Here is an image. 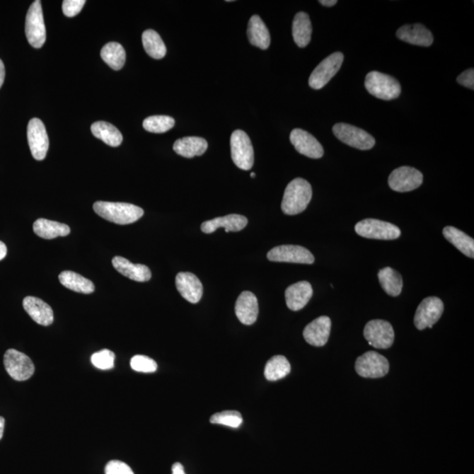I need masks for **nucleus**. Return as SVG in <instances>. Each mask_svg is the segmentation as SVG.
<instances>
[{
  "instance_id": "1",
  "label": "nucleus",
  "mask_w": 474,
  "mask_h": 474,
  "mask_svg": "<svg viewBox=\"0 0 474 474\" xmlns=\"http://www.w3.org/2000/svg\"><path fill=\"white\" fill-rule=\"evenodd\" d=\"M312 187L307 180L298 178L291 180L284 190L282 204L283 213L296 215L307 209L312 199Z\"/></svg>"
},
{
  "instance_id": "2",
  "label": "nucleus",
  "mask_w": 474,
  "mask_h": 474,
  "mask_svg": "<svg viewBox=\"0 0 474 474\" xmlns=\"http://www.w3.org/2000/svg\"><path fill=\"white\" fill-rule=\"evenodd\" d=\"M93 210L105 220L120 225L134 224L144 214L141 207L122 202H97L94 203Z\"/></svg>"
},
{
  "instance_id": "3",
  "label": "nucleus",
  "mask_w": 474,
  "mask_h": 474,
  "mask_svg": "<svg viewBox=\"0 0 474 474\" xmlns=\"http://www.w3.org/2000/svg\"><path fill=\"white\" fill-rule=\"evenodd\" d=\"M364 86L368 93L383 100H395L402 93L398 80L378 71L368 73Z\"/></svg>"
},
{
  "instance_id": "4",
  "label": "nucleus",
  "mask_w": 474,
  "mask_h": 474,
  "mask_svg": "<svg viewBox=\"0 0 474 474\" xmlns=\"http://www.w3.org/2000/svg\"><path fill=\"white\" fill-rule=\"evenodd\" d=\"M25 35L29 45L35 49H40L46 42V27L43 18L42 2L36 0L29 7L25 18Z\"/></svg>"
},
{
  "instance_id": "5",
  "label": "nucleus",
  "mask_w": 474,
  "mask_h": 474,
  "mask_svg": "<svg viewBox=\"0 0 474 474\" xmlns=\"http://www.w3.org/2000/svg\"><path fill=\"white\" fill-rule=\"evenodd\" d=\"M355 231L364 238L377 240H395L402 234L397 226L376 219H364L357 222Z\"/></svg>"
},
{
  "instance_id": "6",
  "label": "nucleus",
  "mask_w": 474,
  "mask_h": 474,
  "mask_svg": "<svg viewBox=\"0 0 474 474\" xmlns=\"http://www.w3.org/2000/svg\"><path fill=\"white\" fill-rule=\"evenodd\" d=\"M231 156L235 165L249 170L254 165V149L250 137L243 130H236L231 138Z\"/></svg>"
},
{
  "instance_id": "7",
  "label": "nucleus",
  "mask_w": 474,
  "mask_h": 474,
  "mask_svg": "<svg viewBox=\"0 0 474 474\" xmlns=\"http://www.w3.org/2000/svg\"><path fill=\"white\" fill-rule=\"evenodd\" d=\"M333 133L338 140L351 147L368 151L373 149L375 139L366 131L346 123H337L333 127Z\"/></svg>"
},
{
  "instance_id": "8",
  "label": "nucleus",
  "mask_w": 474,
  "mask_h": 474,
  "mask_svg": "<svg viewBox=\"0 0 474 474\" xmlns=\"http://www.w3.org/2000/svg\"><path fill=\"white\" fill-rule=\"evenodd\" d=\"M344 59L345 57L342 53L335 52L320 62L318 67L313 70L311 76H310L309 86L315 90L323 88L340 70Z\"/></svg>"
},
{
  "instance_id": "9",
  "label": "nucleus",
  "mask_w": 474,
  "mask_h": 474,
  "mask_svg": "<svg viewBox=\"0 0 474 474\" xmlns=\"http://www.w3.org/2000/svg\"><path fill=\"white\" fill-rule=\"evenodd\" d=\"M357 374L363 378H378L386 376L389 371V362L376 352H368L357 357Z\"/></svg>"
},
{
  "instance_id": "10",
  "label": "nucleus",
  "mask_w": 474,
  "mask_h": 474,
  "mask_svg": "<svg viewBox=\"0 0 474 474\" xmlns=\"http://www.w3.org/2000/svg\"><path fill=\"white\" fill-rule=\"evenodd\" d=\"M4 364L7 374L17 381H28L35 373V366L30 357L14 349L6 351Z\"/></svg>"
},
{
  "instance_id": "11",
  "label": "nucleus",
  "mask_w": 474,
  "mask_h": 474,
  "mask_svg": "<svg viewBox=\"0 0 474 474\" xmlns=\"http://www.w3.org/2000/svg\"><path fill=\"white\" fill-rule=\"evenodd\" d=\"M364 337L374 348L388 349L395 341V331L386 320H373L364 327Z\"/></svg>"
},
{
  "instance_id": "12",
  "label": "nucleus",
  "mask_w": 474,
  "mask_h": 474,
  "mask_svg": "<svg viewBox=\"0 0 474 474\" xmlns=\"http://www.w3.org/2000/svg\"><path fill=\"white\" fill-rule=\"evenodd\" d=\"M442 300L437 297H428L418 306L415 312L414 323L419 330H424L426 328L432 329L434 324L439 322L444 313Z\"/></svg>"
},
{
  "instance_id": "13",
  "label": "nucleus",
  "mask_w": 474,
  "mask_h": 474,
  "mask_svg": "<svg viewBox=\"0 0 474 474\" xmlns=\"http://www.w3.org/2000/svg\"><path fill=\"white\" fill-rule=\"evenodd\" d=\"M424 176L420 170L413 167L403 166L392 171L388 178V185L393 191L407 192L421 187Z\"/></svg>"
},
{
  "instance_id": "14",
  "label": "nucleus",
  "mask_w": 474,
  "mask_h": 474,
  "mask_svg": "<svg viewBox=\"0 0 474 474\" xmlns=\"http://www.w3.org/2000/svg\"><path fill=\"white\" fill-rule=\"evenodd\" d=\"M28 141L31 154L34 158L42 161L49 151L50 141L46 127L41 120L34 118L28 125Z\"/></svg>"
},
{
  "instance_id": "15",
  "label": "nucleus",
  "mask_w": 474,
  "mask_h": 474,
  "mask_svg": "<svg viewBox=\"0 0 474 474\" xmlns=\"http://www.w3.org/2000/svg\"><path fill=\"white\" fill-rule=\"evenodd\" d=\"M267 258L272 262H294L312 265L315 257L306 248L299 245H280L269 251Z\"/></svg>"
},
{
  "instance_id": "16",
  "label": "nucleus",
  "mask_w": 474,
  "mask_h": 474,
  "mask_svg": "<svg viewBox=\"0 0 474 474\" xmlns=\"http://www.w3.org/2000/svg\"><path fill=\"white\" fill-rule=\"evenodd\" d=\"M290 141L296 151L309 158L319 159L324 154L322 144L307 131L295 129L291 131Z\"/></svg>"
},
{
  "instance_id": "17",
  "label": "nucleus",
  "mask_w": 474,
  "mask_h": 474,
  "mask_svg": "<svg viewBox=\"0 0 474 474\" xmlns=\"http://www.w3.org/2000/svg\"><path fill=\"white\" fill-rule=\"evenodd\" d=\"M331 320L328 316H320L306 326L304 337L306 342L316 347H322L329 340Z\"/></svg>"
},
{
  "instance_id": "18",
  "label": "nucleus",
  "mask_w": 474,
  "mask_h": 474,
  "mask_svg": "<svg viewBox=\"0 0 474 474\" xmlns=\"http://www.w3.org/2000/svg\"><path fill=\"white\" fill-rule=\"evenodd\" d=\"M235 311L237 318L244 325H251L256 322L260 312L256 295L249 291H243L237 298Z\"/></svg>"
},
{
  "instance_id": "19",
  "label": "nucleus",
  "mask_w": 474,
  "mask_h": 474,
  "mask_svg": "<svg viewBox=\"0 0 474 474\" xmlns=\"http://www.w3.org/2000/svg\"><path fill=\"white\" fill-rule=\"evenodd\" d=\"M176 287L181 296L191 304H198L203 294V286L198 277L191 272H180L176 277Z\"/></svg>"
},
{
  "instance_id": "20",
  "label": "nucleus",
  "mask_w": 474,
  "mask_h": 474,
  "mask_svg": "<svg viewBox=\"0 0 474 474\" xmlns=\"http://www.w3.org/2000/svg\"><path fill=\"white\" fill-rule=\"evenodd\" d=\"M397 37L410 45L429 47L434 42L433 35L424 25H405L396 33Z\"/></svg>"
},
{
  "instance_id": "21",
  "label": "nucleus",
  "mask_w": 474,
  "mask_h": 474,
  "mask_svg": "<svg viewBox=\"0 0 474 474\" xmlns=\"http://www.w3.org/2000/svg\"><path fill=\"white\" fill-rule=\"evenodd\" d=\"M23 308L36 323L49 326L54 322V313L49 304L41 299L28 296L23 300Z\"/></svg>"
},
{
  "instance_id": "22",
  "label": "nucleus",
  "mask_w": 474,
  "mask_h": 474,
  "mask_svg": "<svg viewBox=\"0 0 474 474\" xmlns=\"http://www.w3.org/2000/svg\"><path fill=\"white\" fill-rule=\"evenodd\" d=\"M248 219L243 215L229 214L224 217H218L207 221L202 224V231L206 234H211L218 229L224 228L226 232H238L246 227Z\"/></svg>"
},
{
  "instance_id": "23",
  "label": "nucleus",
  "mask_w": 474,
  "mask_h": 474,
  "mask_svg": "<svg viewBox=\"0 0 474 474\" xmlns=\"http://www.w3.org/2000/svg\"><path fill=\"white\" fill-rule=\"evenodd\" d=\"M284 295L288 308L293 311H299L304 308L312 298L313 288L309 282H301L288 287Z\"/></svg>"
},
{
  "instance_id": "24",
  "label": "nucleus",
  "mask_w": 474,
  "mask_h": 474,
  "mask_svg": "<svg viewBox=\"0 0 474 474\" xmlns=\"http://www.w3.org/2000/svg\"><path fill=\"white\" fill-rule=\"evenodd\" d=\"M112 266L120 274L137 282H149L151 279V270L144 265L133 264L122 257H115L112 260Z\"/></svg>"
},
{
  "instance_id": "25",
  "label": "nucleus",
  "mask_w": 474,
  "mask_h": 474,
  "mask_svg": "<svg viewBox=\"0 0 474 474\" xmlns=\"http://www.w3.org/2000/svg\"><path fill=\"white\" fill-rule=\"evenodd\" d=\"M209 144L202 137H189L181 138L174 142L173 149L177 154L187 158L202 156L207 151Z\"/></svg>"
},
{
  "instance_id": "26",
  "label": "nucleus",
  "mask_w": 474,
  "mask_h": 474,
  "mask_svg": "<svg viewBox=\"0 0 474 474\" xmlns=\"http://www.w3.org/2000/svg\"><path fill=\"white\" fill-rule=\"evenodd\" d=\"M248 37L251 45L261 50H267L271 45V35L268 28L258 16L250 18L248 25Z\"/></svg>"
},
{
  "instance_id": "27",
  "label": "nucleus",
  "mask_w": 474,
  "mask_h": 474,
  "mask_svg": "<svg viewBox=\"0 0 474 474\" xmlns=\"http://www.w3.org/2000/svg\"><path fill=\"white\" fill-rule=\"evenodd\" d=\"M34 232L43 239H54L58 236H67L71 233V229L67 224L60 222L38 219L35 221Z\"/></svg>"
},
{
  "instance_id": "28",
  "label": "nucleus",
  "mask_w": 474,
  "mask_h": 474,
  "mask_svg": "<svg viewBox=\"0 0 474 474\" xmlns=\"http://www.w3.org/2000/svg\"><path fill=\"white\" fill-rule=\"evenodd\" d=\"M443 234L448 242L457 248L466 257L474 258V240L471 236L451 226L444 228Z\"/></svg>"
},
{
  "instance_id": "29",
  "label": "nucleus",
  "mask_w": 474,
  "mask_h": 474,
  "mask_svg": "<svg viewBox=\"0 0 474 474\" xmlns=\"http://www.w3.org/2000/svg\"><path fill=\"white\" fill-rule=\"evenodd\" d=\"M312 25L308 13L301 12L295 16L293 23L294 42L300 47H305L311 41Z\"/></svg>"
},
{
  "instance_id": "30",
  "label": "nucleus",
  "mask_w": 474,
  "mask_h": 474,
  "mask_svg": "<svg viewBox=\"0 0 474 474\" xmlns=\"http://www.w3.org/2000/svg\"><path fill=\"white\" fill-rule=\"evenodd\" d=\"M378 282L383 290L390 296L396 297L402 293L403 277L391 267L381 269L378 273Z\"/></svg>"
},
{
  "instance_id": "31",
  "label": "nucleus",
  "mask_w": 474,
  "mask_h": 474,
  "mask_svg": "<svg viewBox=\"0 0 474 474\" xmlns=\"http://www.w3.org/2000/svg\"><path fill=\"white\" fill-rule=\"evenodd\" d=\"M93 136L103 141L111 147H118L122 144L123 137L122 133L112 124L105 122H94L91 127Z\"/></svg>"
},
{
  "instance_id": "32",
  "label": "nucleus",
  "mask_w": 474,
  "mask_h": 474,
  "mask_svg": "<svg viewBox=\"0 0 474 474\" xmlns=\"http://www.w3.org/2000/svg\"><path fill=\"white\" fill-rule=\"evenodd\" d=\"M59 282L68 289L89 294L95 290L94 284L90 279L85 278L79 273L71 271H64L59 275Z\"/></svg>"
},
{
  "instance_id": "33",
  "label": "nucleus",
  "mask_w": 474,
  "mask_h": 474,
  "mask_svg": "<svg viewBox=\"0 0 474 474\" xmlns=\"http://www.w3.org/2000/svg\"><path fill=\"white\" fill-rule=\"evenodd\" d=\"M100 56L105 64L112 70L119 71L126 62V52L118 42H112L102 47Z\"/></svg>"
},
{
  "instance_id": "34",
  "label": "nucleus",
  "mask_w": 474,
  "mask_h": 474,
  "mask_svg": "<svg viewBox=\"0 0 474 474\" xmlns=\"http://www.w3.org/2000/svg\"><path fill=\"white\" fill-rule=\"evenodd\" d=\"M141 40L144 50L149 57L158 60L166 57V47L158 33L149 29L144 32Z\"/></svg>"
},
{
  "instance_id": "35",
  "label": "nucleus",
  "mask_w": 474,
  "mask_h": 474,
  "mask_svg": "<svg viewBox=\"0 0 474 474\" xmlns=\"http://www.w3.org/2000/svg\"><path fill=\"white\" fill-rule=\"evenodd\" d=\"M290 371L291 366L287 357L274 356L266 364L265 376L269 381H276L287 377Z\"/></svg>"
},
{
  "instance_id": "36",
  "label": "nucleus",
  "mask_w": 474,
  "mask_h": 474,
  "mask_svg": "<svg viewBox=\"0 0 474 474\" xmlns=\"http://www.w3.org/2000/svg\"><path fill=\"white\" fill-rule=\"evenodd\" d=\"M142 126L148 132L162 134L173 129L175 126V120L166 115L149 116L144 120Z\"/></svg>"
},
{
  "instance_id": "37",
  "label": "nucleus",
  "mask_w": 474,
  "mask_h": 474,
  "mask_svg": "<svg viewBox=\"0 0 474 474\" xmlns=\"http://www.w3.org/2000/svg\"><path fill=\"white\" fill-rule=\"evenodd\" d=\"M210 422L214 424H221L231 428H238L243 424L242 415L238 411L227 410L222 411L212 415Z\"/></svg>"
},
{
  "instance_id": "38",
  "label": "nucleus",
  "mask_w": 474,
  "mask_h": 474,
  "mask_svg": "<svg viewBox=\"0 0 474 474\" xmlns=\"http://www.w3.org/2000/svg\"><path fill=\"white\" fill-rule=\"evenodd\" d=\"M115 353L109 349H102V351L94 353L92 356V363L93 366L100 370H110L115 366Z\"/></svg>"
},
{
  "instance_id": "39",
  "label": "nucleus",
  "mask_w": 474,
  "mask_h": 474,
  "mask_svg": "<svg viewBox=\"0 0 474 474\" xmlns=\"http://www.w3.org/2000/svg\"><path fill=\"white\" fill-rule=\"evenodd\" d=\"M130 366L133 370L139 373H154L158 369V364L155 360L147 356L137 355L130 361Z\"/></svg>"
},
{
  "instance_id": "40",
  "label": "nucleus",
  "mask_w": 474,
  "mask_h": 474,
  "mask_svg": "<svg viewBox=\"0 0 474 474\" xmlns=\"http://www.w3.org/2000/svg\"><path fill=\"white\" fill-rule=\"evenodd\" d=\"M86 3L85 0H64L62 6L64 16L70 18L78 16Z\"/></svg>"
},
{
  "instance_id": "41",
  "label": "nucleus",
  "mask_w": 474,
  "mask_h": 474,
  "mask_svg": "<svg viewBox=\"0 0 474 474\" xmlns=\"http://www.w3.org/2000/svg\"><path fill=\"white\" fill-rule=\"evenodd\" d=\"M105 474H134L132 469L126 463L112 461L108 463L105 468Z\"/></svg>"
},
{
  "instance_id": "42",
  "label": "nucleus",
  "mask_w": 474,
  "mask_h": 474,
  "mask_svg": "<svg viewBox=\"0 0 474 474\" xmlns=\"http://www.w3.org/2000/svg\"><path fill=\"white\" fill-rule=\"evenodd\" d=\"M457 81L461 86L468 87V88L474 89V70L473 69H468L466 71L461 73L457 78Z\"/></svg>"
},
{
  "instance_id": "43",
  "label": "nucleus",
  "mask_w": 474,
  "mask_h": 474,
  "mask_svg": "<svg viewBox=\"0 0 474 474\" xmlns=\"http://www.w3.org/2000/svg\"><path fill=\"white\" fill-rule=\"evenodd\" d=\"M173 474H185L184 466L180 463H175L173 466Z\"/></svg>"
},
{
  "instance_id": "44",
  "label": "nucleus",
  "mask_w": 474,
  "mask_h": 474,
  "mask_svg": "<svg viewBox=\"0 0 474 474\" xmlns=\"http://www.w3.org/2000/svg\"><path fill=\"white\" fill-rule=\"evenodd\" d=\"M5 76H6L5 65H4L2 60L0 59V88H1V86L4 83Z\"/></svg>"
},
{
  "instance_id": "45",
  "label": "nucleus",
  "mask_w": 474,
  "mask_h": 474,
  "mask_svg": "<svg viewBox=\"0 0 474 474\" xmlns=\"http://www.w3.org/2000/svg\"><path fill=\"white\" fill-rule=\"evenodd\" d=\"M7 254V248L6 244L0 241V261L3 260L6 258Z\"/></svg>"
},
{
  "instance_id": "46",
  "label": "nucleus",
  "mask_w": 474,
  "mask_h": 474,
  "mask_svg": "<svg viewBox=\"0 0 474 474\" xmlns=\"http://www.w3.org/2000/svg\"><path fill=\"white\" fill-rule=\"evenodd\" d=\"M319 3L322 4L323 6H334L335 4L337 3V0H320Z\"/></svg>"
},
{
  "instance_id": "47",
  "label": "nucleus",
  "mask_w": 474,
  "mask_h": 474,
  "mask_svg": "<svg viewBox=\"0 0 474 474\" xmlns=\"http://www.w3.org/2000/svg\"><path fill=\"white\" fill-rule=\"evenodd\" d=\"M4 429H5V419L0 417V440H1L3 437Z\"/></svg>"
},
{
  "instance_id": "48",
  "label": "nucleus",
  "mask_w": 474,
  "mask_h": 474,
  "mask_svg": "<svg viewBox=\"0 0 474 474\" xmlns=\"http://www.w3.org/2000/svg\"><path fill=\"white\" fill-rule=\"evenodd\" d=\"M250 177L251 178H255V177H256V174H255V173H250Z\"/></svg>"
}]
</instances>
